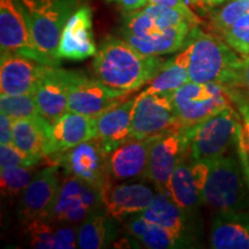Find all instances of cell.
<instances>
[{
	"mask_svg": "<svg viewBox=\"0 0 249 249\" xmlns=\"http://www.w3.org/2000/svg\"><path fill=\"white\" fill-rule=\"evenodd\" d=\"M28 27L40 53L60 65L58 46L64 27L80 7V0H21Z\"/></svg>",
	"mask_w": 249,
	"mask_h": 249,
	"instance_id": "4",
	"label": "cell"
},
{
	"mask_svg": "<svg viewBox=\"0 0 249 249\" xmlns=\"http://www.w3.org/2000/svg\"><path fill=\"white\" fill-rule=\"evenodd\" d=\"M210 246L214 249H249V211L213 213Z\"/></svg>",
	"mask_w": 249,
	"mask_h": 249,
	"instance_id": "23",
	"label": "cell"
},
{
	"mask_svg": "<svg viewBox=\"0 0 249 249\" xmlns=\"http://www.w3.org/2000/svg\"><path fill=\"white\" fill-rule=\"evenodd\" d=\"M203 204L216 211H249V183L236 149L209 163Z\"/></svg>",
	"mask_w": 249,
	"mask_h": 249,
	"instance_id": "3",
	"label": "cell"
},
{
	"mask_svg": "<svg viewBox=\"0 0 249 249\" xmlns=\"http://www.w3.org/2000/svg\"><path fill=\"white\" fill-rule=\"evenodd\" d=\"M188 1H191V2H193V4H195V5H197L198 2L201 1V0H188Z\"/></svg>",
	"mask_w": 249,
	"mask_h": 249,
	"instance_id": "43",
	"label": "cell"
},
{
	"mask_svg": "<svg viewBox=\"0 0 249 249\" xmlns=\"http://www.w3.org/2000/svg\"><path fill=\"white\" fill-rule=\"evenodd\" d=\"M172 102L179 124L194 128L213 114L232 105L226 89L214 83L188 81L173 92Z\"/></svg>",
	"mask_w": 249,
	"mask_h": 249,
	"instance_id": "6",
	"label": "cell"
},
{
	"mask_svg": "<svg viewBox=\"0 0 249 249\" xmlns=\"http://www.w3.org/2000/svg\"><path fill=\"white\" fill-rule=\"evenodd\" d=\"M201 1L204 2V4L209 5V6H216V5L222 4V2L229 1V0H201Z\"/></svg>",
	"mask_w": 249,
	"mask_h": 249,
	"instance_id": "42",
	"label": "cell"
},
{
	"mask_svg": "<svg viewBox=\"0 0 249 249\" xmlns=\"http://www.w3.org/2000/svg\"><path fill=\"white\" fill-rule=\"evenodd\" d=\"M50 124L43 116L14 120L13 143L39 163L46 158Z\"/></svg>",
	"mask_w": 249,
	"mask_h": 249,
	"instance_id": "26",
	"label": "cell"
},
{
	"mask_svg": "<svg viewBox=\"0 0 249 249\" xmlns=\"http://www.w3.org/2000/svg\"><path fill=\"white\" fill-rule=\"evenodd\" d=\"M102 207V191L76 177L64 174L57 194L43 216L55 223L79 226L92 211Z\"/></svg>",
	"mask_w": 249,
	"mask_h": 249,
	"instance_id": "7",
	"label": "cell"
},
{
	"mask_svg": "<svg viewBox=\"0 0 249 249\" xmlns=\"http://www.w3.org/2000/svg\"><path fill=\"white\" fill-rule=\"evenodd\" d=\"M0 112L11 119H26L42 116L33 93L28 95H1Z\"/></svg>",
	"mask_w": 249,
	"mask_h": 249,
	"instance_id": "29",
	"label": "cell"
},
{
	"mask_svg": "<svg viewBox=\"0 0 249 249\" xmlns=\"http://www.w3.org/2000/svg\"><path fill=\"white\" fill-rule=\"evenodd\" d=\"M128 234L138 240L144 248L149 249H173L182 248L178 239L172 233L141 213L133 214L127 218L124 224Z\"/></svg>",
	"mask_w": 249,
	"mask_h": 249,
	"instance_id": "27",
	"label": "cell"
},
{
	"mask_svg": "<svg viewBox=\"0 0 249 249\" xmlns=\"http://www.w3.org/2000/svg\"><path fill=\"white\" fill-rule=\"evenodd\" d=\"M172 95L141 92L132 118V138L149 139L178 126Z\"/></svg>",
	"mask_w": 249,
	"mask_h": 249,
	"instance_id": "10",
	"label": "cell"
},
{
	"mask_svg": "<svg viewBox=\"0 0 249 249\" xmlns=\"http://www.w3.org/2000/svg\"><path fill=\"white\" fill-rule=\"evenodd\" d=\"M60 182V171L55 164L44 167L36 173L33 181L23 191L18 203V217L23 226L48 211Z\"/></svg>",
	"mask_w": 249,
	"mask_h": 249,
	"instance_id": "16",
	"label": "cell"
},
{
	"mask_svg": "<svg viewBox=\"0 0 249 249\" xmlns=\"http://www.w3.org/2000/svg\"><path fill=\"white\" fill-rule=\"evenodd\" d=\"M13 123L8 116L1 113L0 114V143L1 144H8L13 143Z\"/></svg>",
	"mask_w": 249,
	"mask_h": 249,
	"instance_id": "38",
	"label": "cell"
},
{
	"mask_svg": "<svg viewBox=\"0 0 249 249\" xmlns=\"http://www.w3.org/2000/svg\"><path fill=\"white\" fill-rule=\"evenodd\" d=\"M183 48L188 59L189 80L193 82L241 88L244 58L239 57L225 40L196 26L189 31Z\"/></svg>",
	"mask_w": 249,
	"mask_h": 249,
	"instance_id": "2",
	"label": "cell"
},
{
	"mask_svg": "<svg viewBox=\"0 0 249 249\" xmlns=\"http://www.w3.org/2000/svg\"><path fill=\"white\" fill-rule=\"evenodd\" d=\"M110 155L101 142L93 138L54 156L50 160L61 167L64 174L76 177L103 192L110 181Z\"/></svg>",
	"mask_w": 249,
	"mask_h": 249,
	"instance_id": "8",
	"label": "cell"
},
{
	"mask_svg": "<svg viewBox=\"0 0 249 249\" xmlns=\"http://www.w3.org/2000/svg\"><path fill=\"white\" fill-rule=\"evenodd\" d=\"M58 223L40 216L27 224L26 232L28 240L33 248L55 249V234Z\"/></svg>",
	"mask_w": 249,
	"mask_h": 249,
	"instance_id": "31",
	"label": "cell"
},
{
	"mask_svg": "<svg viewBox=\"0 0 249 249\" xmlns=\"http://www.w3.org/2000/svg\"><path fill=\"white\" fill-rule=\"evenodd\" d=\"M35 166L4 167L0 172L1 193L6 196H15L23 193L36 176Z\"/></svg>",
	"mask_w": 249,
	"mask_h": 249,
	"instance_id": "30",
	"label": "cell"
},
{
	"mask_svg": "<svg viewBox=\"0 0 249 249\" xmlns=\"http://www.w3.org/2000/svg\"><path fill=\"white\" fill-rule=\"evenodd\" d=\"M120 220L107 213L104 207L92 211L77 226V247L81 249L107 248L116 240Z\"/></svg>",
	"mask_w": 249,
	"mask_h": 249,
	"instance_id": "24",
	"label": "cell"
},
{
	"mask_svg": "<svg viewBox=\"0 0 249 249\" xmlns=\"http://www.w3.org/2000/svg\"><path fill=\"white\" fill-rule=\"evenodd\" d=\"M240 89L249 99V54L244 55V60H242V79Z\"/></svg>",
	"mask_w": 249,
	"mask_h": 249,
	"instance_id": "40",
	"label": "cell"
},
{
	"mask_svg": "<svg viewBox=\"0 0 249 249\" xmlns=\"http://www.w3.org/2000/svg\"><path fill=\"white\" fill-rule=\"evenodd\" d=\"M188 148L189 129L181 124L154 136L145 179L154 183L156 191L167 194L171 177Z\"/></svg>",
	"mask_w": 249,
	"mask_h": 249,
	"instance_id": "9",
	"label": "cell"
},
{
	"mask_svg": "<svg viewBox=\"0 0 249 249\" xmlns=\"http://www.w3.org/2000/svg\"><path fill=\"white\" fill-rule=\"evenodd\" d=\"M234 105L189 129V154L196 161L209 164L231 152L238 142L242 120Z\"/></svg>",
	"mask_w": 249,
	"mask_h": 249,
	"instance_id": "5",
	"label": "cell"
},
{
	"mask_svg": "<svg viewBox=\"0 0 249 249\" xmlns=\"http://www.w3.org/2000/svg\"><path fill=\"white\" fill-rule=\"evenodd\" d=\"M97 52L92 34V12L83 5L71 15L62 30L58 46L59 59L85 60Z\"/></svg>",
	"mask_w": 249,
	"mask_h": 249,
	"instance_id": "18",
	"label": "cell"
},
{
	"mask_svg": "<svg viewBox=\"0 0 249 249\" xmlns=\"http://www.w3.org/2000/svg\"><path fill=\"white\" fill-rule=\"evenodd\" d=\"M249 13V0H231L211 14V27L220 36Z\"/></svg>",
	"mask_w": 249,
	"mask_h": 249,
	"instance_id": "32",
	"label": "cell"
},
{
	"mask_svg": "<svg viewBox=\"0 0 249 249\" xmlns=\"http://www.w3.org/2000/svg\"><path fill=\"white\" fill-rule=\"evenodd\" d=\"M96 136V119L85 114L67 111L60 118L50 124L46 158L76 147Z\"/></svg>",
	"mask_w": 249,
	"mask_h": 249,
	"instance_id": "19",
	"label": "cell"
},
{
	"mask_svg": "<svg viewBox=\"0 0 249 249\" xmlns=\"http://www.w3.org/2000/svg\"><path fill=\"white\" fill-rule=\"evenodd\" d=\"M138 96L124 99L95 118L96 136L107 152L132 139V118Z\"/></svg>",
	"mask_w": 249,
	"mask_h": 249,
	"instance_id": "22",
	"label": "cell"
},
{
	"mask_svg": "<svg viewBox=\"0 0 249 249\" xmlns=\"http://www.w3.org/2000/svg\"><path fill=\"white\" fill-rule=\"evenodd\" d=\"M46 64L26 55L2 52L0 58L1 95L34 93Z\"/></svg>",
	"mask_w": 249,
	"mask_h": 249,
	"instance_id": "20",
	"label": "cell"
},
{
	"mask_svg": "<svg viewBox=\"0 0 249 249\" xmlns=\"http://www.w3.org/2000/svg\"><path fill=\"white\" fill-rule=\"evenodd\" d=\"M188 81H191L188 73V59L186 49L182 46L173 58L165 61L160 73L149 82L148 88L143 90V92L173 95L174 91Z\"/></svg>",
	"mask_w": 249,
	"mask_h": 249,
	"instance_id": "28",
	"label": "cell"
},
{
	"mask_svg": "<svg viewBox=\"0 0 249 249\" xmlns=\"http://www.w3.org/2000/svg\"><path fill=\"white\" fill-rule=\"evenodd\" d=\"M165 61L160 55L141 53L124 38L108 36L98 46L92 71L110 88L132 93L150 82Z\"/></svg>",
	"mask_w": 249,
	"mask_h": 249,
	"instance_id": "1",
	"label": "cell"
},
{
	"mask_svg": "<svg viewBox=\"0 0 249 249\" xmlns=\"http://www.w3.org/2000/svg\"><path fill=\"white\" fill-rule=\"evenodd\" d=\"M124 11H135L148 5V0H117Z\"/></svg>",
	"mask_w": 249,
	"mask_h": 249,
	"instance_id": "41",
	"label": "cell"
},
{
	"mask_svg": "<svg viewBox=\"0 0 249 249\" xmlns=\"http://www.w3.org/2000/svg\"><path fill=\"white\" fill-rule=\"evenodd\" d=\"M129 95L130 92L112 89L97 79L74 71L68 92V111L96 118Z\"/></svg>",
	"mask_w": 249,
	"mask_h": 249,
	"instance_id": "13",
	"label": "cell"
},
{
	"mask_svg": "<svg viewBox=\"0 0 249 249\" xmlns=\"http://www.w3.org/2000/svg\"><path fill=\"white\" fill-rule=\"evenodd\" d=\"M229 95L230 99H231L232 104L234 105L240 113L242 124H244L245 130V139H246V145H247V150L249 154V99L247 96L245 95L244 91L239 88H225Z\"/></svg>",
	"mask_w": 249,
	"mask_h": 249,
	"instance_id": "37",
	"label": "cell"
},
{
	"mask_svg": "<svg viewBox=\"0 0 249 249\" xmlns=\"http://www.w3.org/2000/svg\"><path fill=\"white\" fill-rule=\"evenodd\" d=\"M0 48L1 53L26 55L43 64L52 65L35 44L21 0H0Z\"/></svg>",
	"mask_w": 249,
	"mask_h": 249,
	"instance_id": "12",
	"label": "cell"
},
{
	"mask_svg": "<svg viewBox=\"0 0 249 249\" xmlns=\"http://www.w3.org/2000/svg\"><path fill=\"white\" fill-rule=\"evenodd\" d=\"M223 39L241 55L249 54V13L239 18L222 35Z\"/></svg>",
	"mask_w": 249,
	"mask_h": 249,
	"instance_id": "35",
	"label": "cell"
},
{
	"mask_svg": "<svg viewBox=\"0 0 249 249\" xmlns=\"http://www.w3.org/2000/svg\"><path fill=\"white\" fill-rule=\"evenodd\" d=\"M160 30V28L156 26L154 18L144 9L142 11L135 9V11H128L124 15L120 33L121 36H147Z\"/></svg>",
	"mask_w": 249,
	"mask_h": 249,
	"instance_id": "34",
	"label": "cell"
},
{
	"mask_svg": "<svg viewBox=\"0 0 249 249\" xmlns=\"http://www.w3.org/2000/svg\"><path fill=\"white\" fill-rule=\"evenodd\" d=\"M38 161L21 151L14 143L0 144V169L13 166H35Z\"/></svg>",
	"mask_w": 249,
	"mask_h": 249,
	"instance_id": "36",
	"label": "cell"
},
{
	"mask_svg": "<svg viewBox=\"0 0 249 249\" xmlns=\"http://www.w3.org/2000/svg\"><path fill=\"white\" fill-rule=\"evenodd\" d=\"M141 214L172 233L182 248H192L197 242V217L182 210L166 193L156 192L154 201Z\"/></svg>",
	"mask_w": 249,
	"mask_h": 249,
	"instance_id": "14",
	"label": "cell"
},
{
	"mask_svg": "<svg viewBox=\"0 0 249 249\" xmlns=\"http://www.w3.org/2000/svg\"><path fill=\"white\" fill-rule=\"evenodd\" d=\"M152 139H129L111 152L108 160L110 181L124 182L147 177Z\"/></svg>",
	"mask_w": 249,
	"mask_h": 249,
	"instance_id": "21",
	"label": "cell"
},
{
	"mask_svg": "<svg viewBox=\"0 0 249 249\" xmlns=\"http://www.w3.org/2000/svg\"><path fill=\"white\" fill-rule=\"evenodd\" d=\"M73 74L74 71L59 66L46 65L39 77L33 95L40 114L50 123L68 111V92Z\"/></svg>",
	"mask_w": 249,
	"mask_h": 249,
	"instance_id": "15",
	"label": "cell"
},
{
	"mask_svg": "<svg viewBox=\"0 0 249 249\" xmlns=\"http://www.w3.org/2000/svg\"><path fill=\"white\" fill-rule=\"evenodd\" d=\"M156 192L139 182H112L103 189V204L107 213L120 222L144 211L154 201Z\"/></svg>",
	"mask_w": 249,
	"mask_h": 249,
	"instance_id": "17",
	"label": "cell"
},
{
	"mask_svg": "<svg viewBox=\"0 0 249 249\" xmlns=\"http://www.w3.org/2000/svg\"><path fill=\"white\" fill-rule=\"evenodd\" d=\"M187 1H188V0H148V4L166 6V7L179 9V11L183 12V13H186L187 15H191V17H196L194 12L188 7Z\"/></svg>",
	"mask_w": 249,
	"mask_h": 249,
	"instance_id": "39",
	"label": "cell"
},
{
	"mask_svg": "<svg viewBox=\"0 0 249 249\" xmlns=\"http://www.w3.org/2000/svg\"><path fill=\"white\" fill-rule=\"evenodd\" d=\"M208 173L209 164L193 160L188 148L171 177L167 195L182 210L197 217L201 204H203V189Z\"/></svg>",
	"mask_w": 249,
	"mask_h": 249,
	"instance_id": "11",
	"label": "cell"
},
{
	"mask_svg": "<svg viewBox=\"0 0 249 249\" xmlns=\"http://www.w3.org/2000/svg\"><path fill=\"white\" fill-rule=\"evenodd\" d=\"M143 9L154 18L156 26L160 30L182 23H189L193 27L198 26V23H200L198 17H191V15H187L179 9L166 7V6L148 4Z\"/></svg>",
	"mask_w": 249,
	"mask_h": 249,
	"instance_id": "33",
	"label": "cell"
},
{
	"mask_svg": "<svg viewBox=\"0 0 249 249\" xmlns=\"http://www.w3.org/2000/svg\"><path fill=\"white\" fill-rule=\"evenodd\" d=\"M192 28V24L182 23L147 36L123 35V38L143 54L163 55L180 51Z\"/></svg>",
	"mask_w": 249,
	"mask_h": 249,
	"instance_id": "25",
	"label": "cell"
}]
</instances>
